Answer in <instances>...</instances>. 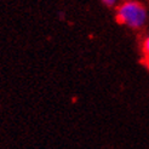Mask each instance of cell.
<instances>
[{
	"instance_id": "2",
	"label": "cell",
	"mask_w": 149,
	"mask_h": 149,
	"mask_svg": "<svg viewBox=\"0 0 149 149\" xmlns=\"http://www.w3.org/2000/svg\"><path fill=\"white\" fill-rule=\"evenodd\" d=\"M143 52H144V55L149 57V38H147L143 42Z\"/></svg>"
},
{
	"instance_id": "3",
	"label": "cell",
	"mask_w": 149,
	"mask_h": 149,
	"mask_svg": "<svg viewBox=\"0 0 149 149\" xmlns=\"http://www.w3.org/2000/svg\"><path fill=\"white\" fill-rule=\"evenodd\" d=\"M102 3L108 7H113L116 4V0H102Z\"/></svg>"
},
{
	"instance_id": "1",
	"label": "cell",
	"mask_w": 149,
	"mask_h": 149,
	"mask_svg": "<svg viewBox=\"0 0 149 149\" xmlns=\"http://www.w3.org/2000/svg\"><path fill=\"white\" fill-rule=\"evenodd\" d=\"M147 10L144 5L133 0L124 1L116 7V22L132 29L142 28L147 22Z\"/></svg>"
}]
</instances>
